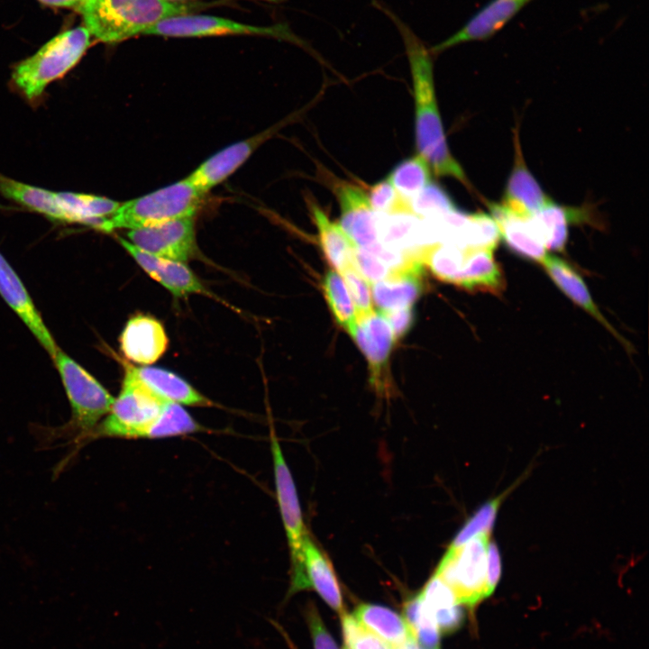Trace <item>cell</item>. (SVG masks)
I'll use <instances>...</instances> for the list:
<instances>
[{
    "label": "cell",
    "mask_w": 649,
    "mask_h": 649,
    "mask_svg": "<svg viewBox=\"0 0 649 649\" xmlns=\"http://www.w3.org/2000/svg\"><path fill=\"white\" fill-rule=\"evenodd\" d=\"M205 428L182 405L167 402L157 418L146 429L144 439H160L204 431Z\"/></svg>",
    "instance_id": "cell-31"
},
{
    "label": "cell",
    "mask_w": 649,
    "mask_h": 649,
    "mask_svg": "<svg viewBox=\"0 0 649 649\" xmlns=\"http://www.w3.org/2000/svg\"><path fill=\"white\" fill-rule=\"evenodd\" d=\"M166 403L139 380L131 364H124L121 391L108 414L87 436L85 445L99 438H143Z\"/></svg>",
    "instance_id": "cell-6"
},
{
    "label": "cell",
    "mask_w": 649,
    "mask_h": 649,
    "mask_svg": "<svg viewBox=\"0 0 649 649\" xmlns=\"http://www.w3.org/2000/svg\"><path fill=\"white\" fill-rule=\"evenodd\" d=\"M493 251L485 249H466L462 268L456 286L470 291L498 294L505 288L503 272L495 261Z\"/></svg>",
    "instance_id": "cell-26"
},
{
    "label": "cell",
    "mask_w": 649,
    "mask_h": 649,
    "mask_svg": "<svg viewBox=\"0 0 649 649\" xmlns=\"http://www.w3.org/2000/svg\"><path fill=\"white\" fill-rule=\"evenodd\" d=\"M315 649H339L326 630L316 609L312 607L306 613Z\"/></svg>",
    "instance_id": "cell-44"
},
{
    "label": "cell",
    "mask_w": 649,
    "mask_h": 649,
    "mask_svg": "<svg viewBox=\"0 0 649 649\" xmlns=\"http://www.w3.org/2000/svg\"><path fill=\"white\" fill-rule=\"evenodd\" d=\"M501 574V560L498 546L489 542L488 546V588L490 594L495 590Z\"/></svg>",
    "instance_id": "cell-45"
},
{
    "label": "cell",
    "mask_w": 649,
    "mask_h": 649,
    "mask_svg": "<svg viewBox=\"0 0 649 649\" xmlns=\"http://www.w3.org/2000/svg\"><path fill=\"white\" fill-rule=\"evenodd\" d=\"M403 617L417 645L439 649L441 632L419 594L407 602Z\"/></svg>",
    "instance_id": "cell-35"
},
{
    "label": "cell",
    "mask_w": 649,
    "mask_h": 649,
    "mask_svg": "<svg viewBox=\"0 0 649 649\" xmlns=\"http://www.w3.org/2000/svg\"><path fill=\"white\" fill-rule=\"evenodd\" d=\"M423 269L398 272L371 284L372 301L379 311L413 306L423 292Z\"/></svg>",
    "instance_id": "cell-27"
},
{
    "label": "cell",
    "mask_w": 649,
    "mask_h": 649,
    "mask_svg": "<svg viewBox=\"0 0 649 649\" xmlns=\"http://www.w3.org/2000/svg\"><path fill=\"white\" fill-rule=\"evenodd\" d=\"M533 0H490L456 32L430 49L433 54L470 41H486L498 32Z\"/></svg>",
    "instance_id": "cell-12"
},
{
    "label": "cell",
    "mask_w": 649,
    "mask_h": 649,
    "mask_svg": "<svg viewBox=\"0 0 649 649\" xmlns=\"http://www.w3.org/2000/svg\"><path fill=\"white\" fill-rule=\"evenodd\" d=\"M378 241L397 250L421 252L425 245L422 218L412 213L377 214Z\"/></svg>",
    "instance_id": "cell-28"
},
{
    "label": "cell",
    "mask_w": 649,
    "mask_h": 649,
    "mask_svg": "<svg viewBox=\"0 0 649 649\" xmlns=\"http://www.w3.org/2000/svg\"><path fill=\"white\" fill-rule=\"evenodd\" d=\"M280 126L281 124L275 125L258 135L227 146L205 160L187 178L206 195L242 166Z\"/></svg>",
    "instance_id": "cell-17"
},
{
    "label": "cell",
    "mask_w": 649,
    "mask_h": 649,
    "mask_svg": "<svg viewBox=\"0 0 649 649\" xmlns=\"http://www.w3.org/2000/svg\"><path fill=\"white\" fill-rule=\"evenodd\" d=\"M59 373L70 406V419L62 426L46 432L42 442L50 444L65 439L75 452L85 446L86 440L108 414L114 398L80 364L59 348L51 358Z\"/></svg>",
    "instance_id": "cell-2"
},
{
    "label": "cell",
    "mask_w": 649,
    "mask_h": 649,
    "mask_svg": "<svg viewBox=\"0 0 649 649\" xmlns=\"http://www.w3.org/2000/svg\"><path fill=\"white\" fill-rule=\"evenodd\" d=\"M441 633L455 631L462 625V606L451 590L434 574L419 593Z\"/></svg>",
    "instance_id": "cell-30"
},
{
    "label": "cell",
    "mask_w": 649,
    "mask_h": 649,
    "mask_svg": "<svg viewBox=\"0 0 649 649\" xmlns=\"http://www.w3.org/2000/svg\"><path fill=\"white\" fill-rule=\"evenodd\" d=\"M323 289L334 319L350 334L357 324V314L343 278L334 270H328Z\"/></svg>",
    "instance_id": "cell-33"
},
{
    "label": "cell",
    "mask_w": 649,
    "mask_h": 649,
    "mask_svg": "<svg viewBox=\"0 0 649 649\" xmlns=\"http://www.w3.org/2000/svg\"><path fill=\"white\" fill-rule=\"evenodd\" d=\"M305 590L316 591L340 615L344 612L341 589L333 566L308 535L303 543L300 566L291 573L288 596Z\"/></svg>",
    "instance_id": "cell-11"
},
{
    "label": "cell",
    "mask_w": 649,
    "mask_h": 649,
    "mask_svg": "<svg viewBox=\"0 0 649 649\" xmlns=\"http://www.w3.org/2000/svg\"><path fill=\"white\" fill-rule=\"evenodd\" d=\"M508 491L481 506L457 533L450 547L461 546L480 534H490L498 507Z\"/></svg>",
    "instance_id": "cell-38"
},
{
    "label": "cell",
    "mask_w": 649,
    "mask_h": 649,
    "mask_svg": "<svg viewBox=\"0 0 649 649\" xmlns=\"http://www.w3.org/2000/svg\"><path fill=\"white\" fill-rule=\"evenodd\" d=\"M387 178L398 195L408 202L431 182L430 166L417 153L398 163Z\"/></svg>",
    "instance_id": "cell-32"
},
{
    "label": "cell",
    "mask_w": 649,
    "mask_h": 649,
    "mask_svg": "<svg viewBox=\"0 0 649 649\" xmlns=\"http://www.w3.org/2000/svg\"><path fill=\"white\" fill-rule=\"evenodd\" d=\"M373 5L394 23L403 40L413 83L418 154L436 175L454 178L469 187L463 169L450 152L443 132L434 91L433 53L395 13L376 0Z\"/></svg>",
    "instance_id": "cell-1"
},
{
    "label": "cell",
    "mask_w": 649,
    "mask_h": 649,
    "mask_svg": "<svg viewBox=\"0 0 649 649\" xmlns=\"http://www.w3.org/2000/svg\"><path fill=\"white\" fill-rule=\"evenodd\" d=\"M313 220L318 233L321 250L334 270L340 274L352 266V252L357 247L342 229L333 223L315 203L310 204Z\"/></svg>",
    "instance_id": "cell-29"
},
{
    "label": "cell",
    "mask_w": 649,
    "mask_h": 649,
    "mask_svg": "<svg viewBox=\"0 0 649 649\" xmlns=\"http://www.w3.org/2000/svg\"><path fill=\"white\" fill-rule=\"evenodd\" d=\"M412 649H425V648H422V647H419V646H415V647H413Z\"/></svg>",
    "instance_id": "cell-48"
},
{
    "label": "cell",
    "mask_w": 649,
    "mask_h": 649,
    "mask_svg": "<svg viewBox=\"0 0 649 649\" xmlns=\"http://www.w3.org/2000/svg\"><path fill=\"white\" fill-rule=\"evenodd\" d=\"M499 239V229L494 218L486 213L477 212L469 214L461 232L459 246L494 251Z\"/></svg>",
    "instance_id": "cell-36"
},
{
    "label": "cell",
    "mask_w": 649,
    "mask_h": 649,
    "mask_svg": "<svg viewBox=\"0 0 649 649\" xmlns=\"http://www.w3.org/2000/svg\"><path fill=\"white\" fill-rule=\"evenodd\" d=\"M341 275L353 301L357 319L372 313L374 310L370 284L353 267L346 269Z\"/></svg>",
    "instance_id": "cell-41"
},
{
    "label": "cell",
    "mask_w": 649,
    "mask_h": 649,
    "mask_svg": "<svg viewBox=\"0 0 649 649\" xmlns=\"http://www.w3.org/2000/svg\"><path fill=\"white\" fill-rule=\"evenodd\" d=\"M144 34L167 37H200L225 34H256L288 41L314 50L302 39L295 35L286 23L272 26H255L211 15L182 14L164 19Z\"/></svg>",
    "instance_id": "cell-8"
},
{
    "label": "cell",
    "mask_w": 649,
    "mask_h": 649,
    "mask_svg": "<svg viewBox=\"0 0 649 649\" xmlns=\"http://www.w3.org/2000/svg\"><path fill=\"white\" fill-rule=\"evenodd\" d=\"M119 342L124 357L141 365H150L158 361L169 344L160 322L144 315H135L127 321Z\"/></svg>",
    "instance_id": "cell-18"
},
{
    "label": "cell",
    "mask_w": 649,
    "mask_h": 649,
    "mask_svg": "<svg viewBox=\"0 0 649 649\" xmlns=\"http://www.w3.org/2000/svg\"><path fill=\"white\" fill-rule=\"evenodd\" d=\"M205 196L187 178L121 204L105 220L103 231L134 230L194 216Z\"/></svg>",
    "instance_id": "cell-5"
},
{
    "label": "cell",
    "mask_w": 649,
    "mask_h": 649,
    "mask_svg": "<svg viewBox=\"0 0 649 649\" xmlns=\"http://www.w3.org/2000/svg\"><path fill=\"white\" fill-rule=\"evenodd\" d=\"M352 266L370 285L391 275L390 270L378 257L360 247L353 250Z\"/></svg>",
    "instance_id": "cell-42"
},
{
    "label": "cell",
    "mask_w": 649,
    "mask_h": 649,
    "mask_svg": "<svg viewBox=\"0 0 649 649\" xmlns=\"http://www.w3.org/2000/svg\"><path fill=\"white\" fill-rule=\"evenodd\" d=\"M270 449L273 458L277 500L289 545L291 572H294L300 566L303 543L308 534L304 526L292 474L284 458L280 444L273 433L270 434Z\"/></svg>",
    "instance_id": "cell-10"
},
{
    "label": "cell",
    "mask_w": 649,
    "mask_h": 649,
    "mask_svg": "<svg viewBox=\"0 0 649 649\" xmlns=\"http://www.w3.org/2000/svg\"><path fill=\"white\" fill-rule=\"evenodd\" d=\"M489 535L480 534L461 546H449L434 573L462 607L473 608L491 595L488 588Z\"/></svg>",
    "instance_id": "cell-7"
},
{
    "label": "cell",
    "mask_w": 649,
    "mask_h": 649,
    "mask_svg": "<svg viewBox=\"0 0 649 649\" xmlns=\"http://www.w3.org/2000/svg\"><path fill=\"white\" fill-rule=\"evenodd\" d=\"M193 8L166 0H87L78 9L87 31L99 41L112 43L144 33L159 22Z\"/></svg>",
    "instance_id": "cell-3"
},
{
    "label": "cell",
    "mask_w": 649,
    "mask_h": 649,
    "mask_svg": "<svg viewBox=\"0 0 649 649\" xmlns=\"http://www.w3.org/2000/svg\"><path fill=\"white\" fill-rule=\"evenodd\" d=\"M530 220L545 248L562 251L567 242L569 224L590 223V215L584 208L560 206L550 198Z\"/></svg>",
    "instance_id": "cell-22"
},
{
    "label": "cell",
    "mask_w": 649,
    "mask_h": 649,
    "mask_svg": "<svg viewBox=\"0 0 649 649\" xmlns=\"http://www.w3.org/2000/svg\"><path fill=\"white\" fill-rule=\"evenodd\" d=\"M350 335L369 363L370 379L378 391L386 389L384 370L395 343L386 318L378 311L357 319Z\"/></svg>",
    "instance_id": "cell-13"
},
{
    "label": "cell",
    "mask_w": 649,
    "mask_h": 649,
    "mask_svg": "<svg viewBox=\"0 0 649 649\" xmlns=\"http://www.w3.org/2000/svg\"><path fill=\"white\" fill-rule=\"evenodd\" d=\"M352 616L391 649H402L415 642L404 617L388 608L362 603Z\"/></svg>",
    "instance_id": "cell-25"
},
{
    "label": "cell",
    "mask_w": 649,
    "mask_h": 649,
    "mask_svg": "<svg viewBox=\"0 0 649 649\" xmlns=\"http://www.w3.org/2000/svg\"><path fill=\"white\" fill-rule=\"evenodd\" d=\"M367 196L377 214L411 213L408 202L398 195L387 178L372 186Z\"/></svg>",
    "instance_id": "cell-40"
},
{
    "label": "cell",
    "mask_w": 649,
    "mask_h": 649,
    "mask_svg": "<svg viewBox=\"0 0 649 649\" xmlns=\"http://www.w3.org/2000/svg\"><path fill=\"white\" fill-rule=\"evenodd\" d=\"M131 366L139 380L165 402L191 407L213 406L210 399L174 372L157 367Z\"/></svg>",
    "instance_id": "cell-23"
},
{
    "label": "cell",
    "mask_w": 649,
    "mask_h": 649,
    "mask_svg": "<svg viewBox=\"0 0 649 649\" xmlns=\"http://www.w3.org/2000/svg\"><path fill=\"white\" fill-rule=\"evenodd\" d=\"M555 285L576 305L605 326L627 349L626 342L599 311L580 275L565 261L547 255L541 263Z\"/></svg>",
    "instance_id": "cell-21"
},
{
    "label": "cell",
    "mask_w": 649,
    "mask_h": 649,
    "mask_svg": "<svg viewBox=\"0 0 649 649\" xmlns=\"http://www.w3.org/2000/svg\"><path fill=\"white\" fill-rule=\"evenodd\" d=\"M379 312L388 321L392 330L395 342L401 339L409 332L415 321V310L413 306Z\"/></svg>",
    "instance_id": "cell-43"
},
{
    "label": "cell",
    "mask_w": 649,
    "mask_h": 649,
    "mask_svg": "<svg viewBox=\"0 0 649 649\" xmlns=\"http://www.w3.org/2000/svg\"><path fill=\"white\" fill-rule=\"evenodd\" d=\"M408 205L411 213L419 218L442 216L457 208L447 192L432 182L410 199Z\"/></svg>",
    "instance_id": "cell-37"
},
{
    "label": "cell",
    "mask_w": 649,
    "mask_h": 649,
    "mask_svg": "<svg viewBox=\"0 0 649 649\" xmlns=\"http://www.w3.org/2000/svg\"><path fill=\"white\" fill-rule=\"evenodd\" d=\"M340 226L360 248H368L378 241L376 213L370 206L367 193L361 187L344 181L337 182Z\"/></svg>",
    "instance_id": "cell-15"
},
{
    "label": "cell",
    "mask_w": 649,
    "mask_h": 649,
    "mask_svg": "<svg viewBox=\"0 0 649 649\" xmlns=\"http://www.w3.org/2000/svg\"><path fill=\"white\" fill-rule=\"evenodd\" d=\"M0 295L52 358L59 347L23 281L1 252Z\"/></svg>",
    "instance_id": "cell-16"
},
{
    "label": "cell",
    "mask_w": 649,
    "mask_h": 649,
    "mask_svg": "<svg viewBox=\"0 0 649 649\" xmlns=\"http://www.w3.org/2000/svg\"><path fill=\"white\" fill-rule=\"evenodd\" d=\"M488 206L498 226L500 237L507 247L516 254L541 264L548 255L547 249L530 217L521 216L501 203H489Z\"/></svg>",
    "instance_id": "cell-19"
},
{
    "label": "cell",
    "mask_w": 649,
    "mask_h": 649,
    "mask_svg": "<svg viewBox=\"0 0 649 649\" xmlns=\"http://www.w3.org/2000/svg\"><path fill=\"white\" fill-rule=\"evenodd\" d=\"M465 250L451 242H438L425 249L423 264L438 279L456 284L461 273Z\"/></svg>",
    "instance_id": "cell-34"
},
{
    "label": "cell",
    "mask_w": 649,
    "mask_h": 649,
    "mask_svg": "<svg viewBox=\"0 0 649 649\" xmlns=\"http://www.w3.org/2000/svg\"><path fill=\"white\" fill-rule=\"evenodd\" d=\"M515 160L501 204L514 213L530 217L550 199L526 166L519 138L514 136Z\"/></svg>",
    "instance_id": "cell-20"
},
{
    "label": "cell",
    "mask_w": 649,
    "mask_h": 649,
    "mask_svg": "<svg viewBox=\"0 0 649 649\" xmlns=\"http://www.w3.org/2000/svg\"><path fill=\"white\" fill-rule=\"evenodd\" d=\"M90 42L87 28L64 32L37 52L17 64L12 73L14 89L29 103L36 104L48 86L62 78L80 60Z\"/></svg>",
    "instance_id": "cell-4"
},
{
    "label": "cell",
    "mask_w": 649,
    "mask_h": 649,
    "mask_svg": "<svg viewBox=\"0 0 649 649\" xmlns=\"http://www.w3.org/2000/svg\"><path fill=\"white\" fill-rule=\"evenodd\" d=\"M0 195L50 220L73 224L62 204L59 192L23 183L0 173Z\"/></svg>",
    "instance_id": "cell-24"
},
{
    "label": "cell",
    "mask_w": 649,
    "mask_h": 649,
    "mask_svg": "<svg viewBox=\"0 0 649 649\" xmlns=\"http://www.w3.org/2000/svg\"><path fill=\"white\" fill-rule=\"evenodd\" d=\"M344 649H391L352 615L341 614Z\"/></svg>",
    "instance_id": "cell-39"
},
{
    "label": "cell",
    "mask_w": 649,
    "mask_h": 649,
    "mask_svg": "<svg viewBox=\"0 0 649 649\" xmlns=\"http://www.w3.org/2000/svg\"><path fill=\"white\" fill-rule=\"evenodd\" d=\"M129 242L147 253L185 262L197 252L194 216L130 230Z\"/></svg>",
    "instance_id": "cell-9"
},
{
    "label": "cell",
    "mask_w": 649,
    "mask_h": 649,
    "mask_svg": "<svg viewBox=\"0 0 649 649\" xmlns=\"http://www.w3.org/2000/svg\"><path fill=\"white\" fill-rule=\"evenodd\" d=\"M166 1L171 2V3H178V2H182V1H186V0H166Z\"/></svg>",
    "instance_id": "cell-47"
},
{
    "label": "cell",
    "mask_w": 649,
    "mask_h": 649,
    "mask_svg": "<svg viewBox=\"0 0 649 649\" xmlns=\"http://www.w3.org/2000/svg\"><path fill=\"white\" fill-rule=\"evenodd\" d=\"M41 3L51 6H73L79 8L87 0H39Z\"/></svg>",
    "instance_id": "cell-46"
},
{
    "label": "cell",
    "mask_w": 649,
    "mask_h": 649,
    "mask_svg": "<svg viewBox=\"0 0 649 649\" xmlns=\"http://www.w3.org/2000/svg\"><path fill=\"white\" fill-rule=\"evenodd\" d=\"M118 241L138 265L174 297H182L192 294L210 295L200 279L184 262L147 253L121 237H118Z\"/></svg>",
    "instance_id": "cell-14"
}]
</instances>
